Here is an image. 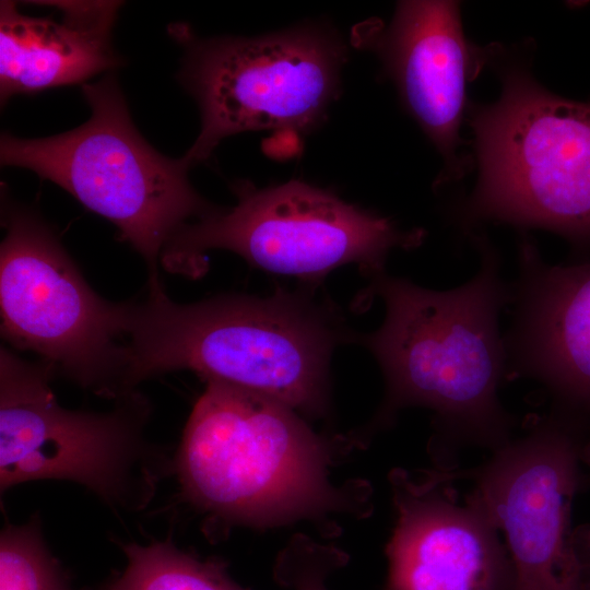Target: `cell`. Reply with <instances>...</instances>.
<instances>
[{
	"instance_id": "cell-1",
	"label": "cell",
	"mask_w": 590,
	"mask_h": 590,
	"mask_svg": "<svg viewBox=\"0 0 590 590\" xmlns=\"http://www.w3.org/2000/svg\"><path fill=\"white\" fill-rule=\"evenodd\" d=\"M474 278L449 291H433L385 271L370 275L368 295L386 307L380 328L357 340L381 367L386 393L370 425L389 426L399 411H433L430 449L438 469H456L459 449L498 450L511 440L516 418L502 405L507 356L498 317L511 300L497 252L477 239Z\"/></svg>"
},
{
	"instance_id": "cell-2",
	"label": "cell",
	"mask_w": 590,
	"mask_h": 590,
	"mask_svg": "<svg viewBox=\"0 0 590 590\" xmlns=\"http://www.w3.org/2000/svg\"><path fill=\"white\" fill-rule=\"evenodd\" d=\"M353 338L328 303L303 292L179 304L162 283H148L145 297L132 302L125 389L188 369L319 416L327 410L332 352Z\"/></svg>"
},
{
	"instance_id": "cell-3",
	"label": "cell",
	"mask_w": 590,
	"mask_h": 590,
	"mask_svg": "<svg viewBox=\"0 0 590 590\" xmlns=\"http://www.w3.org/2000/svg\"><path fill=\"white\" fill-rule=\"evenodd\" d=\"M330 450L290 406L209 380L177 457L184 493L224 521L271 526L349 506L329 477Z\"/></svg>"
},
{
	"instance_id": "cell-4",
	"label": "cell",
	"mask_w": 590,
	"mask_h": 590,
	"mask_svg": "<svg viewBox=\"0 0 590 590\" xmlns=\"http://www.w3.org/2000/svg\"><path fill=\"white\" fill-rule=\"evenodd\" d=\"M82 92L91 108L86 122L40 139L4 133L1 164L33 170L110 221L146 262L149 283H160L166 245L216 206L192 187L184 157L162 155L139 133L114 73Z\"/></svg>"
},
{
	"instance_id": "cell-5",
	"label": "cell",
	"mask_w": 590,
	"mask_h": 590,
	"mask_svg": "<svg viewBox=\"0 0 590 590\" xmlns=\"http://www.w3.org/2000/svg\"><path fill=\"white\" fill-rule=\"evenodd\" d=\"M172 33L185 47L178 81L201 118L199 135L182 156L191 167L240 132L314 131L341 92L347 46L327 23L252 37L200 38L181 24Z\"/></svg>"
},
{
	"instance_id": "cell-6",
	"label": "cell",
	"mask_w": 590,
	"mask_h": 590,
	"mask_svg": "<svg viewBox=\"0 0 590 590\" xmlns=\"http://www.w3.org/2000/svg\"><path fill=\"white\" fill-rule=\"evenodd\" d=\"M233 190L234 206H216L170 239L161 257L165 270L199 276L205 251L223 249L258 269L309 282L349 263L370 276L385 271L390 250L423 240L418 229L400 231L388 217L300 180L267 188L238 181Z\"/></svg>"
},
{
	"instance_id": "cell-7",
	"label": "cell",
	"mask_w": 590,
	"mask_h": 590,
	"mask_svg": "<svg viewBox=\"0 0 590 590\" xmlns=\"http://www.w3.org/2000/svg\"><path fill=\"white\" fill-rule=\"evenodd\" d=\"M474 129L481 172L464 217L542 227L590 245V104L512 73Z\"/></svg>"
},
{
	"instance_id": "cell-8",
	"label": "cell",
	"mask_w": 590,
	"mask_h": 590,
	"mask_svg": "<svg viewBox=\"0 0 590 590\" xmlns=\"http://www.w3.org/2000/svg\"><path fill=\"white\" fill-rule=\"evenodd\" d=\"M0 247L1 334L54 373L99 394H126L132 302L104 299L54 231L25 206L5 203Z\"/></svg>"
},
{
	"instance_id": "cell-9",
	"label": "cell",
	"mask_w": 590,
	"mask_h": 590,
	"mask_svg": "<svg viewBox=\"0 0 590 590\" xmlns=\"http://www.w3.org/2000/svg\"><path fill=\"white\" fill-rule=\"evenodd\" d=\"M50 366L0 349V488L35 480L82 484L122 508H140L155 472L142 435L148 406L131 391L108 412L69 410L56 399Z\"/></svg>"
},
{
	"instance_id": "cell-10",
	"label": "cell",
	"mask_w": 590,
	"mask_h": 590,
	"mask_svg": "<svg viewBox=\"0 0 590 590\" xmlns=\"http://www.w3.org/2000/svg\"><path fill=\"white\" fill-rule=\"evenodd\" d=\"M570 432L551 415L532 421L476 470L461 471L506 538L512 590H582L570 510L588 476Z\"/></svg>"
},
{
	"instance_id": "cell-11",
	"label": "cell",
	"mask_w": 590,
	"mask_h": 590,
	"mask_svg": "<svg viewBox=\"0 0 590 590\" xmlns=\"http://www.w3.org/2000/svg\"><path fill=\"white\" fill-rule=\"evenodd\" d=\"M458 479L456 469L390 473L397 520L385 590H512L500 531L474 491L460 500Z\"/></svg>"
},
{
	"instance_id": "cell-12",
	"label": "cell",
	"mask_w": 590,
	"mask_h": 590,
	"mask_svg": "<svg viewBox=\"0 0 590 590\" xmlns=\"http://www.w3.org/2000/svg\"><path fill=\"white\" fill-rule=\"evenodd\" d=\"M518 262L504 337L507 380L541 384L548 414L571 433L590 467V261L548 264L523 240Z\"/></svg>"
},
{
	"instance_id": "cell-13",
	"label": "cell",
	"mask_w": 590,
	"mask_h": 590,
	"mask_svg": "<svg viewBox=\"0 0 590 590\" xmlns=\"http://www.w3.org/2000/svg\"><path fill=\"white\" fill-rule=\"evenodd\" d=\"M353 43L378 54L406 109L448 163H456L469 48L453 1H401L388 27H355Z\"/></svg>"
},
{
	"instance_id": "cell-14",
	"label": "cell",
	"mask_w": 590,
	"mask_h": 590,
	"mask_svg": "<svg viewBox=\"0 0 590 590\" xmlns=\"http://www.w3.org/2000/svg\"><path fill=\"white\" fill-rule=\"evenodd\" d=\"M59 16H31L0 5V99L85 84L120 66L111 30L121 2L54 1ZM109 73V72H108Z\"/></svg>"
},
{
	"instance_id": "cell-15",
	"label": "cell",
	"mask_w": 590,
	"mask_h": 590,
	"mask_svg": "<svg viewBox=\"0 0 590 590\" xmlns=\"http://www.w3.org/2000/svg\"><path fill=\"white\" fill-rule=\"evenodd\" d=\"M123 571L104 590H245L222 563L201 560L170 542L123 546Z\"/></svg>"
},
{
	"instance_id": "cell-16",
	"label": "cell",
	"mask_w": 590,
	"mask_h": 590,
	"mask_svg": "<svg viewBox=\"0 0 590 590\" xmlns=\"http://www.w3.org/2000/svg\"><path fill=\"white\" fill-rule=\"evenodd\" d=\"M0 590H73L45 546L38 523L11 526L2 531Z\"/></svg>"
},
{
	"instance_id": "cell-17",
	"label": "cell",
	"mask_w": 590,
	"mask_h": 590,
	"mask_svg": "<svg viewBox=\"0 0 590 590\" xmlns=\"http://www.w3.org/2000/svg\"><path fill=\"white\" fill-rule=\"evenodd\" d=\"M344 558L335 548L302 538L281 554L274 576L291 590H328L327 577L343 564Z\"/></svg>"
},
{
	"instance_id": "cell-18",
	"label": "cell",
	"mask_w": 590,
	"mask_h": 590,
	"mask_svg": "<svg viewBox=\"0 0 590 590\" xmlns=\"http://www.w3.org/2000/svg\"><path fill=\"white\" fill-rule=\"evenodd\" d=\"M590 481V475H588ZM571 547L576 558L582 590H590V524H581L571 531Z\"/></svg>"
}]
</instances>
